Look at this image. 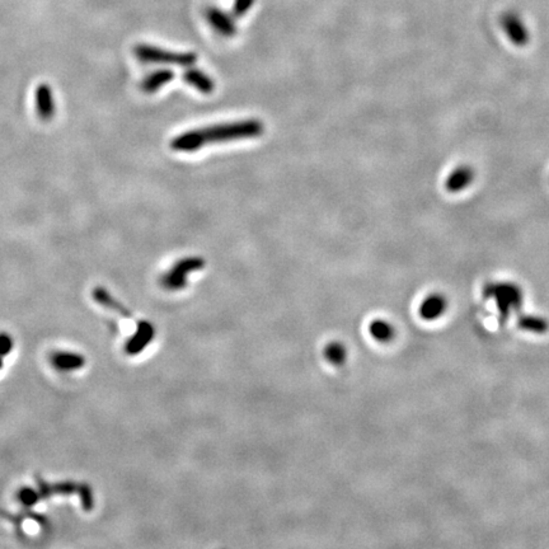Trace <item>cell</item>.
Here are the masks:
<instances>
[{"mask_svg": "<svg viewBox=\"0 0 549 549\" xmlns=\"http://www.w3.org/2000/svg\"><path fill=\"white\" fill-rule=\"evenodd\" d=\"M183 80L203 95H212L215 89V82L205 71L197 68L189 66V69L183 73Z\"/></svg>", "mask_w": 549, "mask_h": 549, "instance_id": "cell-9", "label": "cell"}, {"mask_svg": "<svg viewBox=\"0 0 549 549\" xmlns=\"http://www.w3.org/2000/svg\"><path fill=\"white\" fill-rule=\"evenodd\" d=\"M370 335L379 342H389L396 336V328L392 323L384 319H375L370 323Z\"/></svg>", "mask_w": 549, "mask_h": 549, "instance_id": "cell-12", "label": "cell"}, {"mask_svg": "<svg viewBox=\"0 0 549 549\" xmlns=\"http://www.w3.org/2000/svg\"><path fill=\"white\" fill-rule=\"evenodd\" d=\"M133 53L138 60L142 64H165L189 68L195 65L197 62L195 53H174L150 45H138Z\"/></svg>", "mask_w": 549, "mask_h": 549, "instance_id": "cell-3", "label": "cell"}, {"mask_svg": "<svg viewBox=\"0 0 549 549\" xmlns=\"http://www.w3.org/2000/svg\"><path fill=\"white\" fill-rule=\"evenodd\" d=\"M205 267V259L201 257L182 259L162 276L160 283L168 290H180L186 286L189 272H195Z\"/></svg>", "mask_w": 549, "mask_h": 549, "instance_id": "cell-4", "label": "cell"}, {"mask_svg": "<svg viewBox=\"0 0 549 549\" xmlns=\"http://www.w3.org/2000/svg\"><path fill=\"white\" fill-rule=\"evenodd\" d=\"M50 362L59 371H74L84 366L86 359L80 353L55 351L50 355Z\"/></svg>", "mask_w": 549, "mask_h": 549, "instance_id": "cell-7", "label": "cell"}, {"mask_svg": "<svg viewBox=\"0 0 549 549\" xmlns=\"http://www.w3.org/2000/svg\"><path fill=\"white\" fill-rule=\"evenodd\" d=\"M206 19L209 24L221 36L232 37L236 32V24L230 17L221 12L219 9L212 8L206 12Z\"/></svg>", "mask_w": 549, "mask_h": 549, "instance_id": "cell-8", "label": "cell"}, {"mask_svg": "<svg viewBox=\"0 0 549 549\" xmlns=\"http://www.w3.org/2000/svg\"><path fill=\"white\" fill-rule=\"evenodd\" d=\"M492 294L497 300V306H500L503 314H510L511 310L518 309L521 303V292L514 285H500L494 288Z\"/></svg>", "mask_w": 549, "mask_h": 549, "instance_id": "cell-6", "label": "cell"}, {"mask_svg": "<svg viewBox=\"0 0 549 549\" xmlns=\"http://www.w3.org/2000/svg\"><path fill=\"white\" fill-rule=\"evenodd\" d=\"M35 107L41 121L48 122L56 115L55 95L53 86L48 83H41L35 92Z\"/></svg>", "mask_w": 549, "mask_h": 549, "instance_id": "cell-5", "label": "cell"}, {"mask_svg": "<svg viewBox=\"0 0 549 549\" xmlns=\"http://www.w3.org/2000/svg\"><path fill=\"white\" fill-rule=\"evenodd\" d=\"M447 299L441 294H432L422 301L420 306V315L426 321L438 319L447 310Z\"/></svg>", "mask_w": 549, "mask_h": 549, "instance_id": "cell-10", "label": "cell"}, {"mask_svg": "<svg viewBox=\"0 0 549 549\" xmlns=\"http://www.w3.org/2000/svg\"><path fill=\"white\" fill-rule=\"evenodd\" d=\"M503 21H505L503 22L505 30L509 32L511 39H514L515 42H521L523 39H525V28H524L523 24L520 22V19H518L517 17L508 15Z\"/></svg>", "mask_w": 549, "mask_h": 549, "instance_id": "cell-14", "label": "cell"}, {"mask_svg": "<svg viewBox=\"0 0 549 549\" xmlns=\"http://www.w3.org/2000/svg\"><path fill=\"white\" fill-rule=\"evenodd\" d=\"M173 78L174 73L171 69H159L150 73L149 75L142 79L140 88L144 93L153 95L157 93L160 88L167 86L169 82H172Z\"/></svg>", "mask_w": 549, "mask_h": 549, "instance_id": "cell-11", "label": "cell"}, {"mask_svg": "<svg viewBox=\"0 0 549 549\" xmlns=\"http://www.w3.org/2000/svg\"><path fill=\"white\" fill-rule=\"evenodd\" d=\"M521 326L525 327L526 330L537 331V332H544L547 330V323L544 322V319L534 318V317L525 318L521 323Z\"/></svg>", "mask_w": 549, "mask_h": 549, "instance_id": "cell-18", "label": "cell"}, {"mask_svg": "<svg viewBox=\"0 0 549 549\" xmlns=\"http://www.w3.org/2000/svg\"><path fill=\"white\" fill-rule=\"evenodd\" d=\"M13 347H15V341L12 336L6 332H0V356L6 357L8 353L13 351Z\"/></svg>", "mask_w": 549, "mask_h": 549, "instance_id": "cell-17", "label": "cell"}, {"mask_svg": "<svg viewBox=\"0 0 549 549\" xmlns=\"http://www.w3.org/2000/svg\"><path fill=\"white\" fill-rule=\"evenodd\" d=\"M265 131V126L259 120H243L219 125L207 126L203 129L189 130L172 139L171 148L180 153H194L209 144L234 142L243 139L259 138Z\"/></svg>", "mask_w": 549, "mask_h": 549, "instance_id": "cell-1", "label": "cell"}, {"mask_svg": "<svg viewBox=\"0 0 549 549\" xmlns=\"http://www.w3.org/2000/svg\"><path fill=\"white\" fill-rule=\"evenodd\" d=\"M17 499L26 508H33L36 503H39L41 501L39 494H37V490L32 488V487L21 488L18 491V494H17Z\"/></svg>", "mask_w": 549, "mask_h": 549, "instance_id": "cell-16", "label": "cell"}, {"mask_svg": "<svg viewBox=\"0 0 549 549\" xmlns=\"http://www.w3.org/2000/svg\"><path fill=\"white\" fill-rule=\"evenodd\" d=\"M324 355H326L327 360L332 362L333 365H341L345 362L346 357H347V350L342 344L332 342L324 350Z\"/></svg>", "mask_w": 549, "mask_h": 549, "instance_id": "cell-15", "label": "cell"}, {"mask_svg": "<svg viewBox=\"0 0 549 549\" xmlns=\"http://www.w3.org/2000/svg\"><path fill=\"white\" fill-rule=\"evenodd\" d=\"M93 298H95L97 303H100L101 306H106L109 309H112L115 312L122 314V315H130V313L125 309V306H121L116 299L111 295L109 291L103 288H95L93 291Z\"/></svg>", "mask_w": 549, "mask_h": 549, "instance_id": "cell-13", "label": "cell"}, {"mask_svg": "<svg viewBox=\"0 0 549 549\" xmlns=\"http://www.w3.org/2000/svg\"><path fill=\"white\" fill-rule=\"evenodd\" d=\"M253 4V0H236V6H234V15L236 17H242L248 12V9L251 8Z\"/></svg>", "mask_w": 549, "mask_h": 549, "instance_id": "cell-19", "label": "cell"}, {"mask_svg": "<svg viewBox=\"0 0 549 549\" xmlns=\"http://www.w3.org/2000/svg\"><path fill=\"white\" fill-rule=\"evenodd\" d=\"M0 518L6 519V520H9V521H12V523H21V519L16 517V515H13V514H10L8 511L6 510H0Z\"/></svg>", "mask_w": 549, "mask_h": 549, "instance_id": "cell-20", "label": "cell"}, {"mask_svg": "<svg viewBox=\"0 0 549 549\" xmlns=\"http://www.w3.org/2000/svg\"><path fill=\"white\" fill-rule=\"evenodd\" d=\"M37 494L39 500H45L51 496L62 494V496H69V494H78L80 496L82 506L86 511L92 510L95 506V497L91 487L86 486L84 483H77L73 481H64V482H55L50 483L44 479H37Z\"/></svg>", "mask_w": 549, "mask_h": 549, "instance_id": "cell-2", "label": "cell"}]
</instances>
